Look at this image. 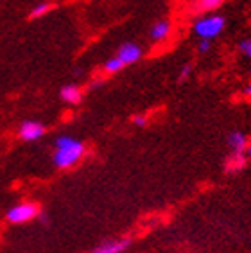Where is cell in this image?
Masks as SVG:
<instances>
[{"mask_svg":"<svg viewBox=\"0 0 251 253\" xmlns=\"http://www.w3.org/2000/svg\"><path fill=\"white\" fill-rule=\"evenodd\" d=\"M50 7H52V5L48 4V2H40V4H36L33 7L31 16H33V18H42V16H45L48 11H50Z\"/></svg>","mask_w":251,"mask_h":253,"instance_id":"cell-13","label":"cell"},{"mask_svg":"<svg viewBox=\"0 0 251 253\" xmlns=\"http://www.w3.org/2000/svg\"><path fill=\"white\" fill-rule=\"evenodd\" d=\"M248 144H250V142H248V136L242 131H233L228 136V146H230V149H232L233 153H246Z\"/></svg>","mask_w":251,"mask_h":253,"instance_id":"cell-9","label":"cell"},{"mask_svg":"<svg viewBox=\"0 0 251 253\" xmlns=\"http://www.w3.org/2000/svg\"><path fill=\"white\" fill-rule=\"evenodd\" d=\"M131 121H133V124H135V126H138V127L147 126V117H145V115H135Z\"/></svg>","mask_w":251,"mask_h":253,"instance_id":"cell-17","label":"cell"},{"mask_svg":"<svg viewBox=\"0 0 251 253\" xmlns=\"http://www.w3.org/2000/svg\"><path fill=\"white\" fill-rule=\"evenodd\" d=\"M59 97H61L63 102H67V104H79L83 99V90L74 83L65 84L61 88V92H59Z\"/></svg>","mask_w":251,"mask_h":253,"instance_id":"cell-8","label":"cell"},{"mask_svg":"<svg viewBox=\"0 0 251 253\" xmlns=\"http://www.w3.org/2000/svg\"><path fill=\"white\" fill-rule=\"evenodd\" d=\"M124 67L126 65L122 63L121 59L117 58V56H113V58H110L106 63H104V72L106 74H117V72H121Z\"/></svg>","mask_w":251,"mask_h":253,"instance_id":"cell-12","label":"cell"},{"mask_svg":"<svg viewBox=\"0 0 251 253\" xmlns=\"http://www.w3.org/2000/svg\"><path fill=\"white\" fill-rule=\"evenodd\" d=\"M210 49H212V40H201V38H199L198 52L199 54H207Z\"/></svg>","mask_w":251,"mask_h":253,"instance_id":"cell-16","label":"cell"},{"mask_svg":"<svg viewBox=\"0 0 251 253\" xmlns=\"http://www.w3.org/2000/svg\"><path fill=\"white\" fill-rule=\"evenodd\" d=\"M244 95H246L248 99H251V83L246 84V88H244Z\"/></svg>","mask_w":251,"mask_h":253,"instance_id":"cell-18","label":"cell"},{"mask_svg":"<svg viewBox=\"0 0 251 253\" xmlns=\"http://www.w3.org/2000/svg\"><path fill=\"white\" fill-rule=\"evenodd\" d=\"M84 153H86V147L79 138L63 135L54 144L52 162L58 169H70V167H74L76 164L81 162Z\"/></svg>","mask_w":251,"mask_h":253,"instance_id":"cell-1","label":"cell"},{"mask_svg":"<svg viewBox=\"0 0 251 253\" xmlns=\"http://www.w3.org/2000/svg\"><path fill=\"white\" fill-rule=\"evenodd\" d=\"M192 76V65H183V68L179 70V76H178V83H185L188 78Z\"/></svg>","mask_w":251,"mask_h":253,"instance_id":"cell-15","label":"cell"},{"mask_svg":"<svg viewBox=\"0 0 251 253\" xmlns=\"http://www.w3.org/2000/svg\"><path fill=\"white\" fill-rule=\"evenodd\" d=\"M224 0H194V11H198V13H213V11H217L219 7L222 5Z\"/></svg>","mask_w":251,"mask_h":253,"instance_id":"cell-11","label":"cell"},{"mask_svg":"<svg viewBox=\"0 0 251 253\" xmlns=\"http://www.w3.org/2000/svg\"><path fill=\"white\" fill-rule=\"evenodd\" d=\"M131 241L127 237H122V239H110L106 243L99 244L93 253H124L126 250L129 248Z\"/></svg>","mask_w":251,"mask_h":253,"instance_id":"cell-6","label":"cell"},{"mask_svg":"<svg viewBox=\"0 0 251 253\" xmlns=\"http://www.w3.org/2000/svg\"><path fill=\"white\" fill-rule=\"evenodd\" d=\"M246 156L251 160V144H248V147H246Z\"/></svg>","mask_w":251,"mask_h":253,"instance_id":"cell-19","label":"cell"},{"mask_svg":"<svg viewBox=\"0 0 251 253\" xmlns=\"http://www.w3.org/2000/svg\"><path fill=\"white\" fill-rule=\"evenodd\" d=\"M117 58L121 59L122 63L127 67V65H135L138 59L142 58V47L136 43H124L121 45V49L117 50Z\"/></svg>","mask_w":251,"mask_h":253,"instance_id":"cell-5","label":"cell"},{"mask_svg":"<svg viewBox=\"0 0 251 253\" xmlns=\"http://www.w3.org/2000/svg\"><path fill=\"white\" fill-rule=\"evenodd\" d=\"M18 135L24 142H36L45 135V126L38 121H25L20 126Z\"/></svg>","mask_w":251,"mask_h":253,"instance_id":"cell-4","label":"cell"},{"mask_svg":"<svg viewBox=\"0 0 251 253\" xmlns=\"http://www.w3.org/2000/svg\"><path fill=\"white\" fill-rule=\"evenodd\" d=\"M239 52H241L244 58L251 59V38L242 40L241 43H239Z\"/></svg>","mask_w":251,"mask_h":253,"instance_id":"cell-14","label":"cell"},{"mask_svg":"<svg viewBox=\"0 0 251 253\" xmlns=\"http://www.w3.org/2000/svg\"><path fill=\"white\" fill-rule=\"evenodd\" d=\"M226 27V18L215 13H210L207 16H201L194 22L192 31L194 34L201 40H215L217 36H221V33Z\"/></svg>","mask_w":251,"mask_h":253,"instance_id":"cell-2","label":"cell"},{"mask_svg":"<svg viewBox=\"0 0 251 253\" xmlns=\"http://www.w3.org/2000/svg\"><path fill=\"white\" fill-rule=\"evenodd\" d=\"M170 33H172V24H170L169 20H158L151 27L149 36L155 43H162V42H165V40L169 38Z\"/></svg>","mask_w":251,"mask_h":253,"instance_id":"cell-7","label":"cell"},{"mask_svg":"<svg viewBox=\"0 0 251 253\" xmlns=\"http://www.w3.org/2000/svg\"><path fill=\"white\" fill-rule=\"evenodd\" d=\"M246 160H248L246 153H233L232 151V155L226 158L224 169H226V172H239L241 169H244Z\"/></svg>","mask_w":251,"mask_h":253,"instance_id":"cell-10","label":"cell"},{"mask_svg":"<svg viewBox=\"0 0 251 253\" xmlns=\"http://www.w3.org/2000/svg\"><path fill=\"white\" fill-rule=\"evenodd\" d=\"M40 215V207L36 203H31V201H24V203H18L15 207H11L5 214V219L9 221L11 224H24L29 223V221L36 219Z\"/></svg>","mask_w":251,"mask_h":253,"instance_id":"cell-3","label":"cell"}]
</instances>
